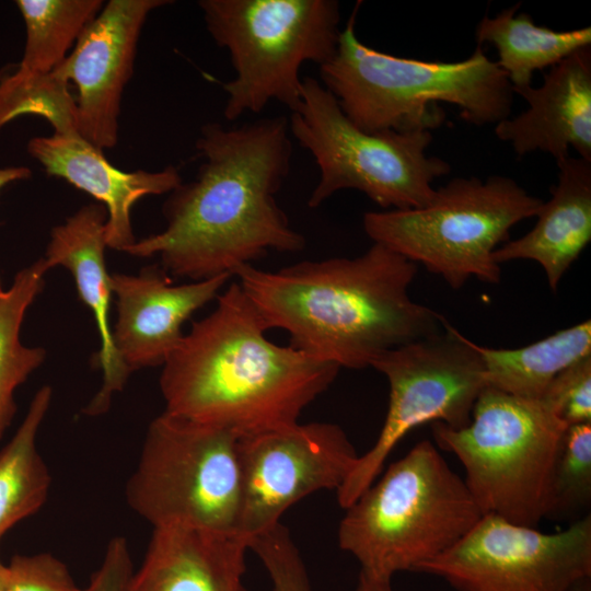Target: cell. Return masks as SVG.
Segmentation results:
<instances>
[{
	"instance_id": "10",
	"label": "cell",
	"mask_w": 591,
	"mask_h": 591,
	"mask_svg": "<svg viewBox=\"0 0 591 591\" xmlns=\"http://www.w3.org/2000/svg\"><path fill=\"white\" fill-rule=\"evenodd\" d=\"M239 437L163 412L149 425L125 488L129 507L153 529L236 532Z\"/></svg>"
},
{
	"instance_id": "14",
	"label": "cell",
	"mask_w": 591,
	"mask_h": 591,
	"mask_svg": "<svg viewBox=\"0 0 591 591\" xmlns=\"http://www.w3.org/2000/svg\"><path fill=\"white\" fill-rule=\"evenodd\" d=\"M169 0H109L61 63L78 89L79 135L101 150L118 141L120 103L134 69L141 30Z\"/></svg>"
},
{
	"instance_id": "1",
	"label": "cell",
	"mask_w": 591,
	"mask_h": 591,
	"mask_svg": "<svg viewBox=\"0 0 591 591\" xmlns=\"http://www.w3.org/2000/svg\"><path fill=\"white\" fill-rule=\"evenodd\" d=\"M196 149L204 161L192 182L169 194L162 207L164 230L136 241L125 253L157 255L171 278L199 281L233 276L269 251L303 250L304 236L276 199L292 157L283 116L237 127L206 124Z\"/></svg>"
},
{
	"instance_id": "21",
	"label": "cell",
	"mask_w": 591,
	"mask_h": 591,
	"mask_svg": "<svg viewBox=\"0 0 591 591\" xmlns=\"http://www.w3.org/2000/svg\"><path fill=\"white\" fill-rule=\"evenodd\" d=\"M520 4L484 16L475 31L480 46L488 43L498 53L497 65L512 90L532 85L535 71L553 67L573 53L591 45V27L554 31L536 25L528 13L517 14Z\"/></svg>"
},
{
	"instance_id": "28",
	"label": "cell",
	"mask_w": 591,
	"mask_h": 591,
	"mask_svg": "<svg viewBox=\"0 0 591 591\" xmlns=\"http://www.w3.org/2000/svg\"><path fill=\"white\" fill-rule=\"evenodd\" d=\"M248 547L263 563L274 591H314L304 560L281 522L251 538Z\"/></svg>"
},
{
	"instance_id": "2",
	"label": "cell",
	"mask_w": 591,
	"mask_h": 591,
	"mask_svg": "<svg viewBox=\"0 0 591 591\" xmlns=\"http://www.w3.org/2000/svg\"><path fill=\"white\" fill-rule=\"evenodd\" d=\"M417 265L373 243L362 255L303 260L276 271L254 265L233 276L268 329L339 368L361 369L383 352L431 335L445 318L409 297Z\"/></svg>"
},
{
	"instance_id": "17",
	"label": "cell",
	"mask_w": 591,
	"mask_h": 591,
	"mask_svg": "<svg viewBox=\"0 0 591 591\" xmlns=\"http://www.w3.org/2000/svg\"><path fill=\"white\" fill-rule=\"evenodd\" d=\"M529 108L496 124L498 139L511 144L518 155L535 150L552 154L556 162L569 149L591 162V49L584 47L553 66L538 88L513 90Z\"/></svg>"
},
{
	"instance_id": "18",
	"label": "cell",
	"mask_w": 591,
	"mask_h": 591,
	"mask_svg": "<svg viewBox=\"0 0 591 591\" xmlns=\"http://www.w3.org/2000/svg\"><path fill=\"white\" fill-rule=\"evenodd\" d=\"M106 209L99 202L82 206L66 221L53 228L45 252L49 269L67 268L80 300L91 310L100 336V350L93 364L102 371V385L82 413L99 416L109 409L114 395L123 391L131 374L119 359L109 327L111 275L105 265Z\"/></svg>"
},
{
	"instance_id": "13",
	"label": "cell",
	"mask_w": 591,
	"mask_h": 591,
	"mask_svg": "<svg viewBox=\"0 0 591 591\" xmlns=\"http://www.w3.org/2000/svg\"><path fill=\"white\" fill-rule=\"evenodd\" d=\"M240 509L236 532L248 540L280 523L293 503L318 490H338L359 454L336 424L310 422L239 438Z\"/></svg>"
},
{
	"instance_id": "33",
	"label": "cell",
	"mask_w": 591,
	"mask_h": 591,
	"mask_svg": "<svg viewBox=\"0 0 591 591\" xmlns=\"http://www.w3.org/2000/svg\"><path fill=\"white\" fill-rule=\"evenodd\" d=\"M32 176L31 169L26 166H9L0 169V190L8 184L28 179Z\"/></svg>"
},
{
	"instance_id": "4",
	"label": "cell",
	"mask_w": 591,
	"mask_h": 591,
	"mask_svg": "<svg viewBox=\"0 0 591 591\" xmlns=\"http://www.w3.org/2000/svg\"><path fill=\"white\" fill-rule=\"evenodd\" d=\"M359 3L340 32L335 56L320 67L323 85L358 128L378 131H430L445 118L449 103L475 126L509 117L512 85L496 61L477 46L455 62L403 58L375 50L356 35Z\"/></svg>"
},
{
	"instance_id": "32",
	"label": "cell",
	"mask_w": 591,
	"mask_h": 591,
	"mask_svg": "<svg viewBox=\"0 0 591 591\" xmlns=\"http://www.w3.org/2000/svg\"><path fill=\"white\" fill-rule=\"evenodd\" d=\"M354 591H393L391 580L379 579L360 572Z\"/></svg>"
},
{
	"instance_id": "25",
	"label": "cell",
	"mask_w": 591,
	"mask_h": 591,
	"mask_svg": "<svg viewBox=\"0 0 591 591\" xmlns=\"http://www.w3.org/2000/svg\"><path fill=\"white\" fill-rule=\"evenodd\" d=\"M26 40L19 69L48 73L74 47L104 5L102 0H18Z\"/></svg>"
},
{
	"instance_id": "8",
	"label": "cell",
	"mask_w": 591,
	"mask_h": 591,
	"mask_svg": "<svg viewBox=\"0 0 591 591\" xmlns=\"http://www.w3.org/2000/svg\"><path fill=\"white\" fill-rule=\"evenodd\" d=\"M206 27L229 51L234 79L223 84V116L257 114L271 101L293 111L301 99L300 69L336 54L340 5L336 0H200Z\"/></svg>"
},
{
	"instance_id": "9",
	"label": "cell",
	"mask_w": 591,
	"mask_h": 591,
	"mask_svg": "<svg viewBox=\"0 0 591 591\" xmlns=\"http://www.w3.org/2000/svg\"><path fill=\"white\" fill-rule=\"evenodd\" d=\"M288 125L320 171L308 200L310 208L344 189L359 190L386 209L420 208L432 200L434 179L450 173L447 161L426 153L432 141L430 131H363L311 77L302 79L301 99Z\"/></svg>"
},
{
	"instance_id": "5",
	"label": "cell",
	"mask_w": 591,
	"mask_h": 591,
	"mask_svg": "<svg viewBox=\"0 0 591 591\" xmlns=\"http://www.w3.org/2000/svg\"><path fill=\"white\" fill-rule=\"evenodd\" d=\"M345 510L339 547L359 563L360 572L385 580L439 556L484 515L429 440L392 463Z\"/></svg>"
},
{
	"instance_id": "23",
	"label": "cell",
	"mask_w": 591,
	"mask_h": 591,
	"mask_svg": "<svg viewBox=\"0 0 591 591\" xmlns=\"http://www.w3.org/2000/svg\"><path fill=\"white\" fill-rule=\"evenodd\" d=\"M51 398L49 385L37 390L22 424L0 450V540L47 500L51 477L37 450L36 438Z\"/></svg>"
},
{
	"instance_id": "20",
	"label": "cell",
	"mask_w": 591,
	"mask_h": 591,
	"mask_svg": "<svg viewBox=\"0 0 591 591\" xmlns=\"http://www.w3.org/2000/svg\"><path fill=\"white\" fill-rule=\"evenodd\" d=\"M557 166L558 181L535 216L536 224L494 252L499 265L514 259L538 263L554 291L591 240V162L568 155Z\"/></svg>"
},
{
	"instance_id": "15",
	"label": "cell",
	"mask_w": 591,
	"mask_h": 591,
	"mask_svg": "<svg viewBox=\"0 0 591 591\" xmlns=\"http://www.w3.org/2000/svg\"><path fill=\"white\" fill-rule=\"evenodd\" d=\"M231 277L174 285L158 264L142 267L137 275H111L117 312L112 338L127 370L162 367L181 344L184 323L216 300Z\"/></svg>"
},
{
	"instance_id": "24",
	"label": "cell",
	"mask_w": 591,
	"mask_h": 591,
	"mask_svg": "<svg viewBox=\"0 0 591 591\" xmlns=\"http://www.w3.org/2000/svg\"><path fill=\"white\" fill-rule=\"evenodd\" d=\"M48 270L40 257L20 269L9 288L0 283V439L16 412V389L46 358L44 348L23 345L20 335L26 311L43 291Z\"/></svg>"
},
{
	"instance_id": "31",
	"label": "cell",
	"mask_w": 591,
	"mask_h": 591,
	"mask_svg": "<svg viewBox=\"0 0 591 591\" xmlns=\"http://www.w3.org/2000/svg\"><path fill=\"white\" fill-rule=\"evenodd\" d=\"M134 571L127 540L115 536L107 543L99 568L81 591H129Z\"/></svg>"
},
{
	"instance_id": "16",
	"label": "cell",
	"mask_w": 591,
	"mask_h": 591,
	"mask_svg": "<svg viewBox=\"0 0 591 591\" xmlns=\"http://www.w3.org/2000/svg\"><path fill=\"white\" fill-rule=\"evenodd\" d=\"M27 151L48 175L67 181L105 207V242L119 252L136 242L131 225L134 205L149 195L170 194L183 183L173 165L160 171L119 170L107 161L103 150L79 134L34 137Z\"/></svg>"
},
{
	"instance_id": "34",
	"label": "cell",
	"mask_w": 591,
	"mask_h": 591,
	"mask_svg": "<svg viewBox=\"0 0 591 591\" xmlns=\"http://www.w3.org/2000/svg\"><path fill=\"white\" fill-rule=\"evenodd\" d=\"M8 579H9V569H8V565H4V564L0 560V591H5V589H7V583H8Z\"/></svg>"
},
{
	"instance_id": "11",
	"label": "cell",
	"mask_w": 591,
	"mask_h": 591,
	"mask_svg": "<svg viewBox=\"0 0 591 591\" xmlns=\"http://www.w3.org/2000/svg\"><path fill=\"white\" fill-rule=\"evenodd\" d=\"M476 345L445 320L439 332L390 349L371 363L387 379L389 408L375 442L359 454L336 491L343 509L370 487L409 431L427 422L454 429L468 425L487 386Z\"/></svg>"
},
{
	"instance_id": "26",
	"label": "cell",
	"mask_w": 591,
	"mask_h": 591,
	"mask_svg": "<svg viewBox=\"0 0 591 591\" xmlns=\"http://www.w3.org/2000/svg\"><path fill=\"white\" fill-rule=\"evenodd\" d=\"M61 63L48 73H31L16 67L0 79V130L30 114L49 121L54 134H79L76 100Z\"/></svg>"
},
{
	"instance_id": "22",
	"label": "cell",
	"mask_w": 591,
	"mask_h": 591,
	"mask_svg": "<svg viewBox=\"0 0 591 591\" xmlns=\"http://www.w3.org/2000/svg\"><path fill=\"white\" fill-rule=\"evenodd\" d=\"M476 347L487 386L540 399L556 375L591 356V322L583 321L521 348Z\"/></svg>"
},
{
	"instance_id": "3",
	"label": "cell",
	"mask_w": 591,
	"mask_h": 591,
	"mask_svg": "<svg viewBox=\"0 0 591 591\" xmlns=\"http://www.w3.org/2000/svg\"><path fill=\"white\" fill-rule=\"evenodd\" d=\"M216 300L162 366L164 410L239 438L297 424L340 368L270 341L237 281Z\"/></svg>"
},
{
	"instance_id": "6",
	"label": "cell",
	"mask_w": 591,
	"mask_h": 591,
	"mask_svg": "<svg viewBox=\"0 0 591 591\" xmlns=\"http://www.w3.org/2000/svg\"><path fill=\"white\" fill-rule=\"evenodd\" d=\"M568 426L543 399L486 386L468 425L432 424L439 448L453 453L483 514L534 526L549 517L556 461Z\"/></svg>"
},
{
	"instance_id": "29",
	"label": "cell",
	"mask_w": 591,
	"mask_h": 591,
	"mask_svg": "<svg viewBox=\"0 0 591 591\" xmlns=\"http://www.w3.org/2000/svg\"><path fill=\"white\" fill-rule=\"evenodd\" d=\"M541 399L567 426L591 422V356L556 375Z\"/></svg>"
},
{
	"instance_id": "19",
	"label": "cell",
	"mask_w": 591,
	"mask_h": 591,
	"mask_svg": "<svg viewBox=\"0 0 591 591\" xmlns=\"http://www.w3.org/2000/svg\"><path fill=\"white\" fill-rule=\"evenodd\" d=\"M248 540L237 532L153 529L129 591H247Z\"/></svg>"
},
{
	"instance_id": "27",
	"label": "cell",
	"mask_w": 591,
	"mask_h": 591,
	"mask_svg": "<svg viewBox=\"0 0 591 591\" xmlns=\"http://www.w3.org/2000/svg\"><path fill=\"white\" fill-rule=\"evenodd\" d=\"M591 501V422L568 426L556 461L548 518L569 515Z\"/></svg>"
},
{
	"instance_id": "7",
	"label": "cell",
	"mask_w": 591,
	"mask_h": 591,
	"mask_svg": "<svg viewBox=\"0 0 591 591\" xmlns=\"http://www.w3.org/2000/svg\"><path fill=\"white\" fill-rule=\"evenodd\" d=\"M543 200L513 178L456 177L420 208L369 211L363 229L373 241L439 275L453 289L475 277L498 283L494 252L512 227L535 217Z\"/></svg>"
},
{
	"instance_id": "12",
	"label": "cell",
	"mask_w": 591,
	"mask_h": 591,
	"mask_svg": "<svg viewBox=\"0 0 591 591\" xmlns=\"http://www.w3.org/2000/svg\"><path fill=\"white\" fill-rule=\"evenodd\" d=\"M415 571L455 591H572L591 578V517L548 533L484 514L457 543Z\"/></svg>"
},
{
	"instance_id": "35",
	"label": "cell",
	"mask_w": 591,
	"mask_h": 591,
	"mask_svg": "<svg viewBox=\"0 0 591 591\" xmlns=\"http://www.w3.org/2000/svg\"><path fill=\"white\" fill-rule=\"evenodd\" d=\"M572 591H591L590 580H586L577 584Z\"/></svg>"
},
{
	"instance_id": "30",
	"label": "cell",
	"mask_w": 591,
	"mask_h": 591,
	"mask_svg": "<svg viewBox=\"0 0 591 591\" xmlns=\"http://www.w3.org/2000/svg\"><path fill=\"white\" fill-rule=\"evenodd\" d=\"M5 591H81L68 567L49 553L16 555L9 565Z\"/></svg>"
}]
</instances>
